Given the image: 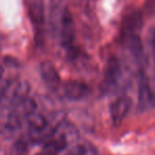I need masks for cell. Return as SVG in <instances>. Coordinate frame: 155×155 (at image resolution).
I'll list each match as a JSON object with an SVG mask.
<instances>
[{
  "label": "cell",
  "instance_id": "9c48e42d",
  "mask_svg": "<svg viewBox=\"0 0 155 155\" xmlns=\"http://www.w3.org/2000/svg\"><path fill=\"white\" fill-rule=\"evenodd\" d=\"M30 18L36 27H40L45 22V4L43 0H27Z\"/></svg>",
  "mask_w": 155,
  "mask_h": 155
},
{
  "label": "cell",
  "instance_id": "7a4b0ae2",
  "mask_svg": "<svg viewBox=\"0 0 155 155\" xmlns=\"http://www.w3.org/2000/svg\"><path fill=\"white\" fill-rule=\"evenodd\" d=\"M75 23L69 8H64L60 15V41L62 47L68 51L70 55L75 56Z\"/></svg>",
  "mask_w": 155,
  "mask_h": 155
},
{
  "label": "cell",
  "instance_id": "5bb4252c",
  "mask_svg": "<svg viewBox=\"0 0 155 155\" xmlns=\"http://www.w3.org/2000/svg\"><path fill=\"white\" fill-rule=\"evenodd\" d=\"M57 154H58L57 152H55L54 150H52L51 148L43 146V149L41 150V151L39 152L37 155H57Z\"/></svg>",
  "mask_w": 155,
  "mask_h": 155
},
{
  "label": "cell",
  "instance_id": "277c9868",
  "mask_svg": "<svg viewBox=\"0 0 155 155\" xmlns=\"http://www.w3.org/2000/svg\"><path fill=\"white\" fill-rule=\"evenodd\" d=\"M131 98L129 96L121 95L117 97L110 106V116L114 126H119L131 109Z\"/></svg>",
  "mask_w": 155,
  "mask_h": 155
},
{
  "label": "cell",
  "instance_id": "6da1fadb",
  "mask_svg": "<svg viewBox=\"0 0 155 155\" xmlns=\"http://www.w3.org/2000/svg\"><path fill=\"white\" fill-rule=\"evenodd\" d=\"M138 108L141 111H147L155 108V78L141 73L138 79L137 89Z\"/></svg>",
  "mask_w": 155,
  "mask_h": 155
},
{
  "label": "cell",
  "instance_id": "52a82bcc",
  "mask_svg": "<svg viewBox=\"0 0 155 155\" xmlns=\"http://www.w3.org/2000/svg\"><path fill=\"white\" fill-rule=\"evenodd\" d=\"M63 93L70 100H80L89 94V87L77 80H70L63 86Z\"/></svg>",
  "mask_w": 155,
  "mask_h": 155
},
{
  "label": "cell",
  "instance_id": "3957f363",
  "mask_svg": "<svg viewBox=\"0 0 155 155\" xmlns=\"http://www.w3.org/2000/svg\"><path fill=\"white\" fill-rule=\"evenodd\" d=\"M123 78V67L121 63L115 56H111L108 59L104 70L102 89L106 92H112L118 87Z\"/></svg>",
  "mask_w": 155,
  "mask_h": 155
},
{
  "label": "cell",
  "instance_id": "ba28073f",
  "mask_svg": "<svg viewBox=\"0 0 155 155\" xmlns=\"http://www.w3.org/2000/svg\"><path fill=\"white\" fill-rule=\"evenodd\" d=\"M40 76L45 86L51 90H56L60 86V77L58 75V72L51 62L45 61L41 63Z\"/></svg>",
  "mask_w": 155,
  "mask_h": 155
},
{
  "label": "cell",
  "instance_id": "5b68a950",
  "mask_svg": "<svg viewBox=\"0 0 155 155\" xmlns=\"http://www.w3.org/2000/svg\"><path fill=\"white\" fill-rule=\"evenodd\" d=\"M29 136L33 141L43 140L45 132L48 129V120L40 113H34L27 117Z\"/></svg>",
  "mask_w": 155,
  "mask_h": 155
},
{
  "label": "cell",
  "instance_id": "9a60e30c",
  "mask_svg": "<svg viewBox=\"0 0 155 155\" xmlns=\"http://www.w3.org/2000/svg\"><path fill=\"white\" fill-rule=\"evenodd\" d=\"M2 75H3V69H2V67L0 65V79H1Z\"/></svg>",
  "mask_w": 155,
  "mask_h": 155
},
{
  "label": "cell",
  "instance_id": "7c38bea8",
  "mask_svg": "<svg viewBox=\"0 0 155 155\" xmlns=\"http://www.w3.org/2000/svg\"><path fill=\"white\" fill-rule=\"evenodd\" d=\"M149 45H150V51H151L152 59L155 63V27L151 30L149 36Z\"/></svg>",
  "mask_w": 155,
  "mask_h": 155
},
{
  "label": "cell",
  "instance_id": "8fae6325",
  "mask_svg": "<svg viewBox=\"0 0 155 155\" xmlns=\"http://www.w3.org/2000/svg\"><path fill=\"white\" fill-rule=\"evenodd\" d=\"M67 155H95V152L89 146H75L68 152Z\"/></svg>",
  "mask_w": 155,
  "mask_h": 155
},
{
  "label": "cell",
  "instance_id": "30bf717a",
  "mask_svg": "<svg viewBox=\"0 0 155 155\" xmlns=\"http://www.w3.org/2000/svg\"><path fill=\"white\" fill-rule=\"evenodd\" d=\"M141 23H143V19L139 12L135 11L129 14L124 20V35L136 34L137 30L140 29Z\"/></svg>",
  "mask_w": 155,
  "mask_h": 155
},
{
  "label": "cell",
  "instance_id": "8992f818",
  "mask_svg": "<svg viewBox=\"0 0 155 155\" xmlns=\"http://www.w3.org/2000/svg\"><path fill=\"white\" fill-rule=\"evenodd\" d=\"M124 41H126L127 48L130 51V53L133 55V57L135 58V60L140 65L147 62L143 43H141V40L138 35L129 34V35H124Z\"/></svg>",
  "mask_w": 155,
  "mask_h": 155
},
{
  "label": "cell",
  "instance_id": "4fadbf2b",
  "mask_svg": "<svg viewBox=\"0 0 155 155\" xmlns=\"http://www.w3.org/2000/svg\"><path fill=\"white\" fill-rule=\"evenodd\" d=\"M15 149L17 155H25L28 152V143L25 140H19L15 145Z\"/></svg>",
  "mask_w": 155,
  "mask_h": 155
}]
</instances>
